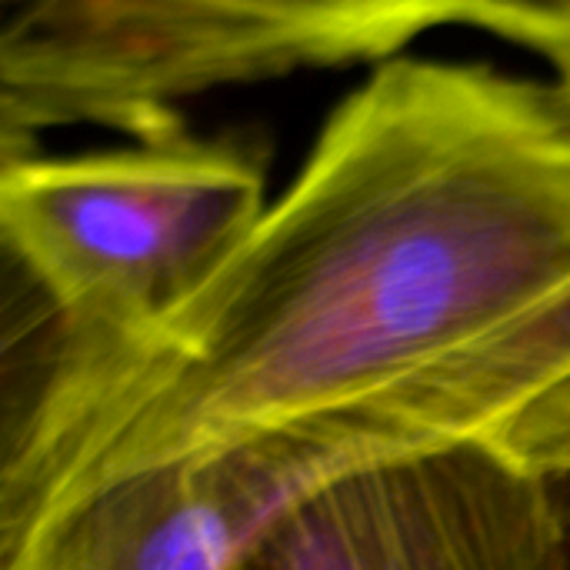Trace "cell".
I'll list each match as a JSON object with an SVG mask.
<instances>
[{
	"mask_svg": "<svg viewBox=\"0 0 570 570\" xmlns=\"http://www.w3.org/2000/svg\"><path fill=\"white\" fill-rule=\"evenodd\" d=\"M531 471L544 481L551 518H554V534H558V551H561V570H570V424Z\"/></svg>",
	"mask_w": 570,
	"mask_h": 570,
	"instance_id": "obj_7",
	"label": "cell"
},
{
	"mask_svg": "<svg viewBox=\"0 0 570 570\" xmlns=\"http://www.w3.org/2000/svg\"><path fill=\"white\" fill-rule=\"evenodd\" d=\"M374 461L387 458L347 441L271 438L140 471L0 551V570H240L301 494Z\"/></svg>",
	"mask_w": 570,
	"mask_h": 570,
	"instance_id": "obj_5",
	"label": "cell"
},
{
	"mask_svg": "<svg viewBox=\"0 0 570 570\" xmlns=\"http://www.w3.org/2000/svg\"><path fill=\"white\" fill-rule=\"evenodd\" d=\"M564 401L568 83L387 60L174 317L60 334L7 438L0 551L164 464L271 438L518 451Z\"/></svg>",
	"mask_w": 570,
	"mask_h": 570,
	"instance_id": "obj_1",
	"label": "cell"
},
{
	"mask_svg": "<svg viewBox=\"0 0 570 570\" xmlns=\"http://www.w3.org/2000/svg\"><path fill=\"white\" fill-rule=\"evenodd\" d=\"M444 23L478 27L474 0H7L3 154L73 124L154 137L197 94L377 60Z\"/></svg>",
	"mask_w": 570,
	"mask_h": 570,
	"instance_id": "obj_2",
	"label": "cell"
},
{
	"mask_svg": "<svg viewBox=\"0 0 570 570\" xmlns=\"http://www.w3.org/2000/svg\"><path fill=\"white\" fill-rule=\"evenodd\" d=\"M240 570H561L544 481L498 441L351 468L301 494Z\"/></svg>",
	"mask_w": 570,
	"mask_h": 570,
	"instance_id": "obj_4",
	"label": "cell"
},
{
	"mask_svg": "<svg viewBox=\"0 0 570 570\" xmlns=\"http://www.w3.org/2000/svg\"><path fill=\"white\" fill-rule=\"evenodd\" d=\"M264 207L261 154L184 127L73 157L13 150L0 174L3 247L60 334L127 337L164 324Z\"/></svg>",
	"mask_w": 570,
	"mask_h": 570,
	"instance_id": "obj_3",
	"label": "cell"
},
{
	"mask_svg": "<svg viewBox=\"0 0 570 570\" xmlns=\"http://www.w3.org/2000/svg\"><path fill=\"white\" fill-rule=\"evenodd\" d=\"M478 27L554 53L570 43V0H474Z\"/></svg>",
	"mask_w": 570,
	"mask_h": 570,
	"instance_id": "obj_6",
	"label": "cell"
},
{
	"mask_svg": "<svg viewBox=\"0 0 570 570\" xmlns=\"http://www.w3.org/2000/svg\"><path fill=\"white\" fill-rule=\"evenodd\" d=\"M551 60H554V67H558V77L568 83V90H570V43L568 47H561V50H554V53H551Z\"/></svg>",
	"mask_w": 570,
	"mask_h": 570,
	"instance_id": "obj_8",
	"label": "cell"
}]
</instances>
